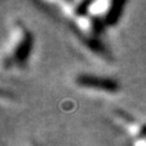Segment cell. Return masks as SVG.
I'll use <instances>...</instances> for the list:
<instances>
[{"label":"cell","instance_id":"1","mask_svg":"<svg viewBox=\"0 0 146 146\" xmlns=\"http://www.w3.org/2000/svg\"><path fill=\"white\" fill-rule=\"evenodd\" d=\"M76 83L84 86V88L98 89L107 93H116L119 90V84L118 82L110 77H101V76H94V74H79L76 78Z\"/></svg>","mask_w":146,"mask_h":146},{"label":"cell","instance_id":"2","mask_svg":"<svg viewBox=\"0 0 146 146\" xmlns=\"http://www.w3.org/2000/svg\"><path fill=\"white\" fill-rule=\"evenodd\" d=\"M33 44H34V36L32 34V32L25 31L21 40L18 42L15 51H13V60H15L17 63H20V65L25 63L27 60H28L29 55L32 52Z\"/></svg>","mask_w":146,"mask_h":146},{"label":"cell","instance_id":"3","mask_svg":"<svg viewBox=\"0 0 146 146\" xmlns=\"http://www.w3.org/2000/svg\"><path fill=\"white\" fill-rule=\"evenodd\" d=\"M125 6V1L123 0H115L110 4L108 10L105 15V23L106 26H116L119 21V18L123 13V10H124Z\"/></svg>","mask_w":146,"mask_h":146},{"label":"cell","instance_id":"4","mask_svg":"<svg viewBox=\"0 0 146 146\" xmlns=\"http://www.w3.org/2000/svg\"><path fill=\"white\" fill-rule=\"evenodd\" d=\"M77 34H79L82 38V40L84 42V44L86 45V46H89L90 48V50H93V51H95V52H98V54H100V55H104V56H110L108 55V51H107V49H106V46L104 45V43L101 42V40H99V38H91V36H84L83 34H80L79 32H77Z\"/></svg>","mask_w":146,"mask_h":146},{"label":"cell","instance_id":"5","mask_svg":"<svg viewBox=\"0 0 146 146\" xmlns=\"http://www.w3.org/2000/svg\"><path fill=\"white\" fill-rule=\"evenodd\" d=\"M90 26H91V31H93L94 35H100L104 33L105 31V20H102L101 17L99 16H91L90 17Z\"/></svg>","mask_w":146,"mask_h":146},{"label":"cell","instance_id":"6","mask_svg":"<svg viewBox=\"0 0 146 146\" xmlns=\"http://www.w3.org/2000/svg\"><path fill=\"white\" fill-rule=\"evenodd\" d=\"M91 4H93V1H90V0H84V1H80L78 5L76 6V9H74V15L78 16V17L86 16V15H88L89 7H90Z\"/></svg>","mask_w":146,"mask_h":146},{"label":"cell","instance_id":"7","mask_svg":"<svg viewBox=\"0 0 146 146\" xmlns=\"http://www.w3.org/2000/svg\"><path fill=\"white\" fill-rule=\"evenodd\" d=\"M140 135H141V136H145V138H146V124L141 127V129H140Z\"/></svg>","mask_w":146,"mask_h":146}]
</instances>
